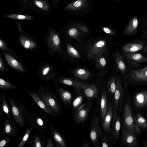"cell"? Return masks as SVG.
I'll use <instances>...</instances> for the list:
<instances>
[{"label":"cell","mask_w":147,"mask_h":147,"mask_svg":"<svg viewBox=\"0 0 147 147\" xmlns=\"http://www.w3.org/2000/svg\"><path fill=\"white\" fill-rule=\"evenodd\" d=\"M37 93L48 107L58 115L63 113L61 103L55 93L47 88L40 86Z\"/></svg>","instance_id":"obj_1"},{"label":"cell","mask_w":147,"mask_h":147,"mask_svg":"<svg viewBox=\"0 0 147 147\" xmlns=\"http://www.w3.org/2000/svg\"><path fill=\"white\" fill-rule=\"evenodd\" d=\"M29 125L38 131L46 134L48 131L50 120L45 114L39 112L33 111L26 117Z\"/></svg>","instance_id":"obj_2"},{"label":"cell","mask_w":147,"mask_h":147,"mask_svg":"<svg viewBox=\"0 0 147 147\" xmlns=\"http://www.w3.org/2000/svg\"><path fill=\"white\" fill-rule=\"evenodd\" d=\"M7 100L10 105L13 118L20 127H24L29 112L20 102L16 101L11 97H7Z\"/></svg>","instance_id":"obj_3"},{"label":"cell","mask_w":147,"mask_h":147,"mask_svg":"<svg viewBox=\"0 0 147 147\" xmlns=\"http://www.w3.org/2000/svg\"><path fill=\"white\" fill-rule=\"evenodd\" d=\"M134 114L129 98H128L125 104L123 111V125L129 131L135 134L136 132V130Z\"/></svg>","instance_id":"obj_4"},{"label":"cell","mask_w":147,"mask_h":147,"mask_svg":"<svg viewBox=\"0 0 147 147\" xmlns=\"http://www.w3.org/2000/svg\"><path fill=\"white\" fill-rule=\"evenodd\" d=\"M92 103L88 101L87 103H82L73 112L72 115L76 124H83L87 119Z\"/></svg>","instance_id":"obj_5"},{"label":"cell","mask_w":147,"mask_h":147,"mask_svg":"<svg viewBox=\"0 0 147 147\" xmlns=\"http://www.w3.org/2000/svg\"><path fill=\"white\" fill-rule=\"evenodd\" d=\"M48 129L51 138L55 147H67V142L66 138L50 122Z\"/></svg>","instance_id":"obj_6"},{"label":"cell","mask_w":147,"mask_h":147,"mask_svg":"<svg viewBox=\"0 0 147 147\" xmlns=\"http://www.w3.org/2000/svg\"><path fill=\"white\" fill-rule=\"evenodd\" d=\"M107 49V42L105 40H99L93 43L88 48V56L91 59H94L97 55L104 53Z\"/></svg>","instance_id":"obj_7"},{"label":"cell","mask_w":147,"mask_h":147,"mask_svg":"<svg viewBox=\"0 0 147 147\" xmlns=\"http://www.w3.org/2000/svg\"><path fill=\"white\" fill-rule=\"evenodd\" d=\"M28 94L38 106L47 114L53 117L58 115L51 110L35 91L26 90Z\"/></svg>","instance_id":"obj_8"},{"label":"cell","mask_w":147,"mask_h":147,"mask_svg":"<svg viewBox=\"0 0 147 147\" xmlns=\"http://www.w3.org/2000/svg\"><path fill=\"white\" fill-rule=\"evenodd\" d=\"M127 79L130 82L145 83L147 81V67L137 70L130 71Z\"/></svg>","instance_id":"obj_9"},{"label":"cell","mask_w":147,"mask_h":147,"mask_svg":"<svg viewBox=\"0 0 147 147\" xmlns=\"http://www.w3.org/2000/svg\"><path fill=\"white\" fill-rule=\"evenodd\" d=\"M121 140L123 144L128 147H136L139 146L136 135L128 131L123 125Z\"/></svg>","instance_id":"obj_10"},{"label":"cell","mask_w":147,"mask_h":147,"mask_svg":"<svg viewBox=\"0 0 147 147\" xmlns=\"http://www.w3.org/2000/svg\"><path fill=\"white\" fill-rule=\"evenodd\" d=\"M57 93L61 100L64 105L67 107H71L73 101V96L69 90L62 88L58 84L55 85Z\"/></svg>","instance_id":"obj_11"},{"label":"cell","mask_w":147,"mask_h":147,"mask_svg":"<svg viewBox=\"0 0 147 147\" xmlns=\"http://www.w3.org/2000/svg\"><path fill=\"white\" fill-rule=\"evenodd\" d=\"M101 131L98 127V118L95 117L91 123L89 132L90 139L95 146L99 145V138Z\"/></svg>","instance_id":"obj_12"},{"label":"cell","mask_w":147,"mask_h":147,"mask_svg":"<svg viewBox=\"0 0 147 147\" xmlns=\"http://www.w3.org/2000/svg\"><path fill=\"white\" fill-rule=\"evenodd\" d=\"M116 87L114 94V105L113 110L117 109L122 104L123 99V90L120 78L117 79Z\"/></svg>","instance_id":"obj_13"},{"label":"cell","mask_w":147,"mask_h":147,"mask_svg":"<svg viewBox=\"0 0 147 147\" xmlns=\"http://www.w3.org/2000/svg\"><path fill=\"white\" fill-rule=\"evenodd\" d=\"M123 57L130 62L132 67H140L139 63L147 62L146 57L140 53H125L123 55Z\"/></svg>","instance_id":"obj_14"},{"label":"cell","mask_w":147,"mask_h":147,"mask_svg":"<svg viewBox=\"0 0 147 147\" xmlns=\"http://www.w3.org/2000/svg\"><path fill=\"white\" fill-rule=\"evenodd\" d=\"M47 41L52 49L55 51H59L61 50V42L59 36L55 32L52 30L50 31Z\"/></svg>","instance_id":"obj_15"},{"label":"cell","mask_w":147,"mask_h":147,"mask_svg":"<svg viewBox=\"0 0 147 147\" xmlns=\"http://www.w3.org/2000/svg\"><path fill=\"white\" fill-rule=\"evenodd\" d=\"M146 45L145 46L142 42L128 43L123 47L122 51L125 53H133L142 50H144Z\"/></svg>","instance_id":"obj_16"},{"label":"cell","mask_w":147,"mask_h":147,"mask_svg":"<svg viewBox=\"0 0 147 147\" xmlns=\"http://www.w3.org/2000/svg\"><path fill=\"white\" fill-rule=\"evenodd\" d=\"M134 101L136 107L138 109H141L146 106L147 104V92L143 90L135 93Z\"/></svg>","instance_id":"obj_17"},{"label":"cell","mask_w":147,"mask_h":147,"mask_svg":"<svg viewBox=\"0 0 147 147\" xmlns=\"http://www.w3.org/2000/svg\"><path fill=\"white\" fill-rule=\"evenodd\" d=\"M2 131L5 134L13 136L17 135L18 130L10 120L8 119H6L4 122Z\"/></svg>","instance_id":"obj_18"},{"label":"cell","mask_w":147,"mask_h":147,"mask_svg":"<svg viewBox=\"0 0 147 147\" xmlns=\"http://www.w3.org/2000/svg\"><path fill=\"white\" fill-rule=\"evenodd\" d=\"M113 110L112 105L109 101L107 105L106 113L103 120V127L106 131L109 132V131L110 125L112 119L113 117Z\"/></svg>","instance_id":"obj_19"},{"label":"cell","mask_w":147,"mask_h":147,"mask_svg":"<svg viewBox=\"0 0 147 147\" xmlns=\"http://www.w3.org/2000/svg\"><path fill=\"white\" fill-rule=\"evenodd\" d=\"M115 59L117 69L121 73L125 79H127L125 65L123 62V56L118 52L115 54Z\"/></svg>","instance_id":"obj_20"},{"label":"cell","mask_w":147,"mask_h":147,"mask_svg":"<svg viewBox=\"0 0 147 147\" xmlns=\"http://www.w3.org/2000/svg\"><path fill=\"white\" fill-rule=\"evenodd\" d=\"M29 146L31 147H46L43 134L38 131L36 132L30 142Z\"/></svg>","instance_id":"obj_21"},{"label":"cell","mask_w":147,"mask_h":147,"mask_svg":"<svg viewBox=\"0 0 147 147\" xmlns=\"http://www.w3.org/2000/svg\"><path fill=\"white\" fill-rule=\"evenodd\" d=\"M82 90L88 99H93L97 96L98 93L97 87L94 84L87 85L85 84Z\"/></svg>","instance_id":"obj_22"},{"label":"cell","mask_w":147,"mask_h":147,"mask_svg":"<svg viewBox=\"0 0 147 147\" xmlns=\"http://www.w3.org/2000/svg\"><path fill=\"white\" fill-rule=\"evenodd\" d=\"M138 24L137 17L136 16L133 17L125 28L123 32V34L128 35L135 33L137 31Z\"/></svg>","instance_id":"obj_23"},{"label":"cell","mask_w":147,"mask_h":147,"mask_svg":"<svg viewBox=\"0 0 147 147\" xmlns=\"http://www.w3.org/2000/svg\"><path fill=\"white\" fill-rule=\"evenodd\" d=\"M117 113L116 110H113V131L114 137L116 140L118 138L121 128L120 117Z\"/></svg>","instance_id":"obj_24"},{"label":"cell","mask_w":147,"mask_h":147,"mask_svg":"<svg viewBox=\"0 0 147 147\" xmlns=\"http://www.w3.org/2000/svg\"><path fill=\"white\" fill-rule=\"evenodd\" d=\"M4 56L6 61L10 67L20 71L24 72V69L22 65L9 54L5 53Z\"/></svg>","instance_id":"obj_25"},{"label":"cell","mask_w":147,"mask_h":147,"mask_svg":"<svg viewBox=\"0 0 147 147\" xmlns=\"http://www.w3.org/2000/svg\"><path fill=\"white\" fill-rule=\"evenodd\" d=\"M87 4V0H76L68 4L65 8V10H78L83 9Z\"/></svg>","instance_id":"obj_26"},{"label":"cell","mask_w":147,"mask_h":147,"mask_svg":"<svg viewBox=\"0 0 147 147\" xmlns=\"http://www.w3.org/2000/svg\"><path fill=\"white\" fill-rule=\"evenodd\" d=\"M107 94L106 91H103L100 100V115L102 121L104 119L107 109Z\"/></svg>","instance_id":"obj_27"},{"label":"cell","mask_w":147,"mask_h":147,"mask_svg":"<svg viewBox=\"0 0 147 147\" xmlns=\"http://www.w3.org/2000/svg\"><path fill=\"white\" fill-rule=\"evenodd\" d=\"M0 107H1V111H0L3 116L5 115L10 120L12 118L11 113L10 112L5 96L3 94L2 100L0 103Z\"/></svg>","instance_id":"obj_28"},{"label":"cell","mask_w":147,"mask_h":147,"mask_svg":"<svg viewBox=\"0 0 147 147\" xmlns=\"http://www.w3.org/2000/svg\"><path fill=\"white\" fill-rule=\"evenodd\" d=\"M19 41L21 44L26 49H33L36 46L34 42L25 36H21L19 38Z\"/></svg>","instance_id":"obj_29"},{"label":"cell","mask_w":147,"mask_h":147,"mask_svg":"<svg viewBox=\"0 0 147 147\" xmlns=\"http://www.w3.org/2000/svg\"><path fill=\"white\" fill-rule=\"evenodd\" d=\"M3 16L5 18L18 20H30L34 18L32 16L16 13L7 14Z\"/></svg>","instance_id":"obj_30"},{"label":"cell","mask_w":147,"mask_h":147,"mask_svg":"<svg viewBox=\"0 0 147 147\" xmlns=\"http://www.w3.org/2000/svg\"><path fill=\"white\" fill-rule=\"evenodd\" d=\"M78 96L72 101L71 105V110L72 113L76 110L82 104L84 96L81 92L77 94Z\"/></svg>","instance_id":"obj_31"},{"label":"cell","mask_w":147,"mask_h":147,"mask_svg":"<svg viewBox=\"0 0 147 147\" xmlns=\"http://www.w3.org/2000/svg\"><path fill=\"white\" fill-rule=\"evenodd\" d=\"M75 74L78 77L83 80L88 79L91 76L90 73L87 70L82 68H78L75 71Z\"/></svg>","instance_id":"obj_32"},{"label":"cell","mask_w":147,"mask_h":147,"mask_svg":"<svg viewBox=\"0 0 147 147\" xmlns=\"http://www.w3.org/2000/svg\"><path fill=\"white\" fill-rule=\"evenodd\" d=\"M103 53L97 55L94 59L97 67L100 69L104 68L107 63L106 59L103 55Z\"/></svg>","instance_id":"obj_33"},{"label":"cell","mask_w":147,"mask_h":147,"mask_svg":"<svg viewBox=\"0 0 147 147\" xmlns=\"http://www.w3.org/2000/svg\"><path fill=\"white\" fill-rule=\"evenodd\" d=\"M33 129L32 127L29 125L27 127L24 134L19 144L18 147H23L24 146L27 142Z\"/></svg>","instance_id":"obj_34"},{"label":"cell","mask_w":147,"mask_h":147,"mask_svg":"<svg viewBox=\"0 0 147 147\" xmlns=\"http://www.w3.org/2000/svg\"><path fill=\"white\" fill-rule=\"evenodd\" d=\"M116 79L115 77L111 78L107 84L108 90L110 94H114L116 87Z\"/></svg>","instance_id":"obj_35"},{"label":"cell","mask_w":147,"mask_h":147,"mask_svg":"<svg viewBox=\"0 0 147 147\" xmlns=\"http://www.w3.org/2000/svg\"><path fill=\"white\" fill-rule=\"evenodd\" d=\"M15 88L14 86L8 81L0 78V88L10 90L14 89Z\"/></svg>","instance_id":"obj_36"},{"label":"cell","mask_w":147,"mask_h":147,"mask_svg":"<svg viewBox=\"0 0 147 147\" xmlns=\"http://www.w3.org/2000/svg\"><path fill=\"white\" fill-rule=\"evenodd\" d=\"M35 5L44 11H47L49 9V5L42 0H33Z\"/></svg>","instance_id":"obj_37"},{"label":"cell","mask_w":147,"mask_h":147,"mask_svg":"<svg viewBox=\"0 0 147 147\" xmlns=\"http://www.w3.org/2000/svg\"><path fill=\"white\" fill-rule=\"evenodd\" d=\"M136 117L139 126L144 129H146L147 126V123L144 117L140 114H137Z\"/></svg>","instance_id":"obj_38"},{"label":"cell","mask_w":147,"mask_h":147,"mask_svg":"<svg viewBox=\"0 0 147 147\" xmlns=\"http://www.w3.org/2000/svg\"><path fill=\"white\" fill-rule=\"evenodd\" d=\"M67 46L68 53L71 56L76 58L80 57L78 52L73 47L68 44Z\"/></svg>","instance_id":"obj_39"},{"label":"cell","mask_w":147,"mask_h":147,"mask_svg":"<svg viewBox=\"0 0 147 147\" xmlns=\"http://www.w3.org/2000/svg\"><path fill=\"white\" fill-rule=\"evenodd\" d=\"M68 34L71 37H75L78 34L79 32L76 28H72L69 30Z\"/></svg>","instance_id":"obj_40"},{"label":"cell","mask_w":147,"mask_h":147,"mask_svg":"<svg viewBox=\"0 0 147 147\" xmlns=\"http://www.w3.org/2000/svg\"><path fill=\"white\" fill-rule=\"evenodd\" d=\"M11 138L7 137L0 139V147H3L7 145L10 142Z\"/></svg>","instance_id":"obj_41"},{"label":"cell","mask_w":147,"mask_h":147,"mask_svg":"<svg viewBox=\"0 0 147 147\" xmlns=\"http://www.w3.org/2000/svg\"><path fill=\"white\" fill-rule=\"evenodd\" d=\"M101 131L100 132V138L101 141L102 146L103 147H109V145L107 143V141L106 138H102Z\"/></svg>","instance_id":"obj_42"},{"label":"cell","mask_w":147,"mask_h":147,"mask_svg":"<svg viewBox=\"0 0 147 147\" xmlns=\"http://www.w3.org/2000/svg\"><path fill=\"white\" fill-rule=\"evenodd\" d=\"M102 29L105 33L107 34L112 35H114L115 34L114 32L111 29L109 28L103 27Z\"/></svg>","instance_id":"obj_43"},{"label":"cell","mask_w":147,"mask_h":147,"mask_svg":"<svg viewBox=\"0 0 147 147\" xmlns=\"http://www.w3.org/2000/svg\"><path fill=\"white\" fill-rule=\"evenodd\" d=\"M54 145L51 138L50 137H48L47 141L46 147H54Z\"/></svg>","instance_id":"obj_44"},{"label":"cell","mask_w":147,"mask_h":147,"mask_svg":"<svg viewBox=\"0 0 147 147\" xmlns=\"http://www.w3.org/2000/svg\"><path fill=\"white\" fill-rule=\"evenodd\" d=\"M77 26L81 30L85 32H87L88 31V29L86 26L81 24H78Z\"/></svg>","instance_id":"obj_45"},{"label":"cell","mask_w":147,"mask_h":147,"mask_svg":"<svg viewBox=\"0 0 147 147\" xmlns=\"http://www.w3.org/2000/svg\"><path fill=\"white\" fill-rule=\"evenodd\" d=\"M0 48L3 50H7V46L5 43L0 39Z\"/></svg>","instance_id":"obj_46"},{"label":"cell","mask_w":147,"mask_h":147,"mask_svg":"<svg viewBox=\"0 0 147 147\" xmlns=\"http://www.w3.org/2000/svg\"><path fill=\"white\" fill-rule=\"evenodd\" d=\"M50 69V67H46L43 69L42 71L43 75L44 76L46 75L49 73Z\"/></svg>","instance_id":"obj_47"},{"label":"cell","mask_w":147,"mask_h":147,"mask_svg":"<svg viewBox=\"0 0 147 147\" xmlns=\"http://www.w3.org/2000/svg\"><path fill=\"white\" fill-rule=\"evenodd\" d=\"M82 147H90V146L88 141L86 140H85L82 142Z\"/></svg>","instance_id":"obj_48"},{"label":"cell","mask_w":147,"mask_h":147,"mask_svg":"<svg viewBox=\"0 0 147 147\" xmlns=\"http://www.w3.org/2000/svg\"><path fill=\"white\" fill-rule=\"evenodd\" d=\"M0 69L2 71L4 70V65L3 61L0 57Z\"/></svg>","instance_id":"obj_49"},{"label":"cell","mask_w":147,"mask_h":147,"mask_svg":"<svg viewBox=\"0 0 147 147\" xmlns=\"http://www.w3.org/2000/svg\"><path fill=\"white\" fill-rule=\"evenodd\" d=\"M143 143L144 147H147V142L146 140H144Z\"/></svg>","instance_id":"obj_50"},{"label":"cell","mask_w":147,"mask_h":147,"mask_svg":"<svg viewBox=\"0 0 147 147\" xmlns=\"http://www.w3.org/2000/svg\"><path fill=\"white\" fill-rule=\"evenodd\" d=\"M3 115L1 113H0V122L2 119Z\"/></svg>","instance_id":"obj_51"},{"label":"cell","mask_w":147,"mask_h":147,"mask_svg":"<svg viewBox=\"0 0 147 147\" xmlns=\"http://www.w3.org/2000/svg\"><path fill=\"white\" fill-rule=\"evenodd\" d=\"M3 94H0V103L2 100V98L3 96Z\"/></svg>","instance_id":"obj_52"},{"label":"cell","mask_w":147,"mask_h":147,"mask_svg":"<svg viewBox=\"0 0 147 147\" xmlns=\"http://www.w3.org/2000/svg\"><path fill=\"white\" fill-rule=\"evenodd\" d=\"M59 0H55L56 2H58L59 1Z\"/></svg>","instance_id":"obj_53"},{"label":"cell","mask_w":147,"mask_h":147,"mask_svg":"<svg viewBox=\"0 0 147 147\" xmlns=\"http://www.w3.org/2000/svg\"><path fill=\"white\" fill-rule=\"evenodd\" d=\"M24 1H27V0H24Z\"/></svg>","instance_id":"obj_54"},{"label":"cell","mask_w":147,"mask_h":147,"mask_svg":"<svg viewBox=\"0 0 147 147\" xmlns=\"http://www.w3.org/2000/svg\"></svg>","instance_id":"obj_55"}]
</instances>
